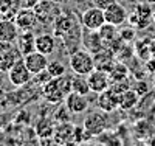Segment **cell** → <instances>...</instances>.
<instances>
[{
	"mask_svg": "<svg viewBox=\"0 0 155 146\" xmlns=\"http://www.w3.org/2000/svg\"><path fill=\"white\" fill-rule=\"evenodd\" d=\"M70 69L74 75L88 76L96 69L93 53H90L88 50H76V51H73L70 55Z\"/></svg>",
	"mask_w": 155,
	"mask_h": 146,
	"instance_id": "1",
	"label": "cell"
},
{
	"mask_svg": "<svg viewBox=\"0 0 155 146\" xmlns=\"http://www.w3.org/2000/svg\"><path fill=\"white\" fill-rule=\"evenodd\" d=\"M22 53L14 42H0V70L9 72V69L19 59H22Z\"/></svg>",
	"mask_w": 155,
	"mask_h": 146,
	"instance_id": "2",
	"label": "cell"
},
{
	"mask_svg": "<svg viewBox=\"0 0 155 146\" xmlns=\"http://www.w3.org/2000/svg\"><path fill=\"white\" fill-rule=\"evenodd\" d=\"M84 127L92 135H101L106 132L107 127V112H90L84 118Z\"/></svg>",
	"mask_w": 155,
	"mask_h": 146,
	"instance_id": "3",
	"label": "cell"
},
{
	"mask_svg": "<svg viewBox=\"0 0 155 146\" xmlns=\"http://www.w3.org/2000/svg\"><path fill=\"white\" fill-rule=\"evenodd\" d=\"M81 23L84 28L87 30H95L98 31L102 25L106 23V16H104V9H101L98 6H92L82 12L81 16Z\"/></svg>",
	"mask_w": 155,
	"mask_h": 146,
	"instance_id": "4",
	"label": "cell"
},
{
	"mask_svg": "<svg viewBox=\"0 0 155 146\" xmlns=\"http://www.w3.org/2000/svg\"><path fill=\"white\" fill-rule=\"evenodd\" d=\"M8 76H9V81L14 84V86H17V87L27 86L31 79H33V73L28 70V67H27V64H25L23 58L19 59V61L9 69Z\"/></svg>",
	"mask_w": 155,
	"mask_h": 146,
	"instance_id": "5",
	"label": "cell"
},
{
	"mask_svg": "<svg viewBox=\"0 0 155 146\" xmlns=\"http://www.w3.org/2000/svg\"><path fill=\"white\" fill-rule=\"evenodd\" d=\"M87 81H88V86L93 93H101V92L107 90L112 86L110 75L106 70H101V69H95L87 76Z\"/></svg>",
	"mask_w": 155,
	"mask_h": 146,
	"instance_id": "6",
	"label": "cell"
},
{
	"mask_svg": "<svg viewBox=\"0 0 155 146\" xmlns=\"http://www.w3.org/2000/svg\"><path fill=\"white\" fill-rule=\"evenodd\" d=\"M23 61H25V64H27L28 70L33 73V76L47 70V67H48V56L44 55V53H41V51H37V50L25 55Z\"/></svg>",
	"mask_w": 155,
	"mask_h": 146,
	"instance_id": "7",
	"label": "cell"
},
{
	"mask_svg": "<svg viewBox=\"0 0 155 146\" xmlns=\"http://www.w3.org/2000/svg\"><path fill=\"white\" fill-rule=\"evenodd\" d=\"M104 16H106V22H109L112 25H116V26H121L129 19L126 8L121 3H118V2H115L110 6H107L104 9Z\"/></svg>",
	"mask_w": 155,
	"mask_h": 146,
	"instance_id": "8",
	"label": "cell"
},
{
	"mask_svg": "<svg viewBox=\"0 0 155 146\" xmlns=\"http://www.w3.org/2000/svg\"><path fill=\"white\" fill-rule=\"evenodd\" d=\"M64 103H65L67 109L74 115L84 114L88 109L87 95H81V93H78V92H70V93L65 97V100H64Z\"/></svg>",
	"mask_w": 155,
	"mask_h": 146,
	"instance_id": "9",
	"label": "cell"
},
{
	"mask_svg": "<svg viewBox=\"0 0 155 146\" xmlns=\"http://www.w3.org/2000/svg\"><path fill=\"white\" fill-rule=\"evenodd\" d=\"M118 97L120 95L112 87H109L107 90L98 93V107L107 114H112L113 110L118 109Z\"/></svg>",
	"mask_w": 155,
	"mask_h": 146,
	"instance_id": "10",
	"label": "cell"
},
{
	"mask_svg": "<svg viewBox=\"0 0 155 146\" xmlns=\"http://www.w3.org/2000/svg\"><path fill=\"white\" fill-rule=\"evenodd\" d=\"M65 93L64 90L61 89L59 83H58V78H53L51 81H48L47 84H44V98L51 103V104H59L65 100Z\"/></svg>",
	"mask_w": 155,
	"mask_h": 146,
	"instance_id": "11",
	"label": "cell"
},
{
	"mask_svg": "<svg viewBox=\"0 0 155 146\" xmlns=\"http://www.w3.org/2000/svg\"><path fill=\"white\" fill-rule=\"evenodd\" d=\"M152 19V9L149 6V3L146 5H138L134 11L132 16H129V22L132 25H135L137 28H146Z\"/></svg>",
	"mask_w": 155,
	"mask_h": 146,
	"instance_id": "12",
	"label": "cell"
},
{
	"mask_svg": "<svg viewBox=\"0 0 155 146\" xmlns=\"http://www.w3.org/2000/svg\"><path fill=\"white\" fill-rule=\"evenodd\" d=\"M20 30L14 20L2 19L0 20V42H16Z\"/></svg>",
	"mask_w": 155,
	"mask_h": 146,
	"instance_id": "13",
	"label": "cell"
},
{
	"mask_svg": "<svg viewBox=\"0 0 155 146\" xmlns=\"http://www.w3.org/2000/svg\"><path fill=\"white\" fill-rule=\"evenodd\" d=\"M82 44L87 47V50L90 53H96V51H99L106 47L99 31L87 30V28H84V33H82Z\"/></svg>",
	"mask_w": 155,
	"mask_h": 146,
	"instance_id": "14",
	"label": "cell"
},
{
	"mask_svg": "<svg viewBox=\"0 0 155 146\" xmlns=\"http://www.w3.org/2000/svg\"><path fill=\"white\" fill-rule=\"evenodd\" d=\"M14 22L17 23L20 31H28V30L34 28L39 20H37V16H36L34 9H20L16 14Z\"/></svg>",
	"mask_w": 155,
	"mask_h": 146,
	"instance_id": "15",
	"label": "cell"
},
{
	"mask_svg": "<svg viewBox=\"0 0 155 146\" xmlns=\"http://www.w3.org/2000/svg\"><path fill=\"white\" fill-rule=\"evenodd\" d=\"M22 56L28 55V53L34 51L36 50V36L31 33V30L28 31H20L19 36H17V41H16Z\"/></svg>",
	"mask_w": 155,
	"mask_h": 146,
	"instance_id": "16",
	"label": "cell"
},
{
	"mask_svg": "<svg viewBox=\"0 0 155 146\" xmlns=\"http://www.w3.org/2000/svg\"><path fill=\"white\" fill-rule=\"evenodd\" d=\"M36 50L44 53V55L50 56L51 53L56 50V39L54 36H51L48 33H42L36 36Z\"/></svg>",
	"mask_w": 155,
	"mask_h": 146,
	"instance_id": "17",
	"label": "cell"
},
{
	"mask_svg": "<svg viewBox=\"0 0 155 146\" xmlns=\"http://www.w3.org/2000/svg\"><path fill=\"white\" fill-rule=\"evenodd\" d=\"M138 101H140V95L134 89H129V90L123 92V93H120V97H118V107L123 109V110H130L138 104Z\"/></svg>",
	"mask_w": 155,
	"mask_h": 146,
	"instance_id": "18",
	"label": "cell"
},
{
	"mask_svg": "<svg viewBox=\"0 0 155 146\" xmlns=\"http://www.w3.org/2000/svg\"><path fill=\"white\" fill-rule=\"evenodd\" d=\"M54 140L59 143V144H64L67 141H71L73 137H74V127L71 124H68L67 121H62L59 126L54 127Z\"/></svg>",
	"mask_w": 155,
	"mask_h": 146,
	"instance_id": "19",
	"label": "cell"
},
{
	"mask_svg": "<svg viewBox=\"0 0 155 146\" xmlns=\"http://www.w3.org/2000/svg\"><path fill=\"white\" fill-rule=\"evenodd\" d=\"M71 89L73 92H78L81 95H88L92 89L88 86V81H87V76H82V75H74L73 79H71Z\"/></svg>",
	"mask_w": 155,
	"mask_h": 146,
	"instance_id": "20",
	"label": "cell"
},
{
	"mask_svg": "<svg viewBox=\"0 0 155 146\" xmlns=\"http://www.w3.org/2000/svg\"><path fill=\"white\" fill-rule=\"evenodd\" d=\"M98 31H99V34H101V37H102V41H104V44L113 41L115 37H118V26L112 25V23H109V22H106Z\"/></svg>",
	"mask_w": 155,
	"mask_h": 146,
	"instance_id": "21",
	"label": "cell"
},
{
	"mask_svg": "<svg viewBox=\"0 0 155 146\" xmlns=\"http://www.w3.org/2000/svg\"><path fill=\"white\" fill-rule=\"evenodd\" d=\"M109 75H110L112 83H116V81H121V79L127 78L129 76V70H127V67H126L124 64L115 61V64H113V67H112V70H110Z\"/></svg>",
	"mask_w": 155,
	"mask_h": 146,
	"instance_id": "22",
	"label": "cell"
},
{
	"mask_svg": "<svg viewBox=\"0 0 155 146\" xmlns=\"http://www.w3.org/2000/svg\"><path fill=\"white\" fill-rule=\"evenodd\" d=\"M149 42L150 39H143V41H137L135 44V53L140 59H144L147 61L150 58V53H149Z\"/></svg>",
	"mask_w": 155,
	"mask_h": 146,
	"instance_id": "23",
	"label": "cell"
},
{
	"mask_svg": "<svg viewBox=\"0 0 155 146\" xmlns=\"http://www.w3.org/2000/svg\"><path fill=\"white\" fill-rule=\"evenodd\" d=\"M47 70L50 72V75L53 78H61V76L65 75V65L61 61H53V62H48Z\"/></svg>",
	"mask_w": 155,
	"mask_h": 146,
	"instance_id": "24",
	"label": "cell"
},
{
	"mask_svg": "<svg viewBox=\"0 0 155 146\" xmlns=\"http://www.w3.org/2000/svg\"><path fill=\"white\" fill-rule=\"evenodd\" d=\"M37 134L41 135L42 134V131H45L44 132V137L47 138V137H50V135H53L54 134V126H53V123H51V120L50 118H44V120H41L39 121V124H37Z\"/></svg>",
	"mask_w": 155,
	"mask_h": 146,
	"instance_id": "25",
	"label": "cell"
},
{
	"mask_svg": "<svg viewBox=\"0 0 155 146\" xmlns=\"http://www.w3.org/2000/svg\"><path fill=\"white\" fill-rule=\"evenodd\" d=\"M137 93L140 95V97H144V95H147L149 93V90H150V87H149V84L146 83V81H137L135 84H134V87H132Z\"/></svg>",
	"mask_w": 155,
	"mask_h": 146,
	"instance_id": "26",
	"label": "cell"
},
{
	"mask_svg": "<svg viewBox=\"0 0 155 146\" xmlns=\"http://www.w3.org/2000/svg\"><path fill=\"white\" fill-rule=\"evenodd\" d=\"M118 36L123 39L124 42L130 44L134 39H135V30H134V28H123V30L118 33Z\"/></svg>",
	"mask_w": 155,
	"mask_h": 146,
	"instance_id": "27",
	"label": "cell"
},
{
	"mask_svg": "<svg viewBox=\"0 0 155 146\" xmlns=\"http://www.w3.org/2000/svg\"><path fill=\"white\" fill-rule=\"evenodd\" d=\"M144 67H146V72H149L150 75H155V58H149L147 61H144Z\"/></svg>",
	"mask_w": 155,
	"mask_h": 146,
	"instance_id": "28",
	"label": "cell"
},
{
	"mask_svg": "<svg viewBox=\"0 0 155 146\" xmlns=\"http://www.w3.org/2000/svg\"><path fill=\"white\" fill-rule=\"evenodd\" d=\"M116 0H93V5L101 8V9H106L107 6H110L112 3H115Z\"/></svg>",
	"mask_w": 155,
	"mask_h": 146,
	"instance_id": "29",
	"label": "cell"
},
{
	"mask_svg": "<svg viewBox=\"0 0 155 146\" xmlns=\"http://www.w3.org/2000/svg\"><path fill=\"white\" fill-rule=\"evenodd\" d=\"M149 53L152 58H155V39H150V42H149Z\"/></svg>",
	"mask_w": 155,
	"mask_h": 146,
	"instance_id": "30",
	"label": "cell"
},
{
	"mask_svg": "<svg viewBox=\"0 0 155 146\" xmlns=\"http://www.w3.org/2000/svg\"><path fill=\"white\" fill-rule=\"evenodd\" d=\"M79 146H104L102 143H93V141H85V143H81Z\"/></svg>",
	"mask_w": 155,
	"mask_h": 146,
	"instance_id": "31",
	"label": "cell"
},
{
	"mask_svg": "<svg viewBox=\"0 0 155 146\" xmlns=\"http://www.w3.org/2000/svg\"><path fill=\"white\" fill-rule=\"evenodd\" d=\"M62 146H79V143H78V141H74V140H71V141H67V143H64Z\"/></svg>",
	"mask_w": 155,
	"mask_h": 146,
	"instance_id": "32",
	"label": "cell"
},
{
	"mask_svg": "<svg viewBox=\"0 0 155 146\" xmlns=\"http://www.w3.org/2000/svg\"><path fill=\"white\" fill-rule=\"evenodd\" d=\"M146 2H147L149 5H152V3H155V0H146Z\"/></svg>",
	"mask_w": 155,
	"mask_h": 146,
	"instance_id": "33",
	"label": "cell"
},
{
	"mask_svg": "<svg viewBox=\"0 0 155 146\" xmlns=\"http://www.w3.org/2000/svg\"><path fill=\"white\" fill-rule=\"evenodd\" d=\"M150 143H155V138H152V140H150ZM150 146H155V144H150Z\"/></svg>",
	"mask_w": 155,
	"mask_h": 146,
	"instance_id": "34",
	"label": "cell"
},
{
	"mask_svg": "<svg viewBox=\"0 0 155 146\" xmlns=\"http://www.w3.org/2000/svg\"><path fill=\"white\" fill-rule=\"evenodd\" d=\"M153 86H155V75H153Z\"/></svg>",
	"mask_w": 155,
	"mask_h": 146,
	"instance_id": "35",
	"label": "cell"
},
{
	"mask_svg": "<svg viewBox=\"0 0 155 146\" xmlns=\"http://www.w3.org/2000/svg\"><path fill=\"white\" fill-rule=\"evenodd\" d=\"M56 2H64V0H56Z\"/></svg>",
	"mask_w": 155,
	"mask_h": 146,
	"instance_id": "36",
	"label": "cell"
}]
</instances>
